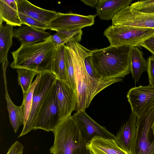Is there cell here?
<instances>
[{
    "mask_svg": "<svg viewBox=\"0 0 154 154\" xmlns=\"http://www.w3.org/2000/svg\"><path fill=\"white\" fill-rule=\"evenodd\" d=\"M69 48L74 69L75 81L77 96V111H85L94 97L111 85L122 81L121 78L96 79L87 73L84 60L90 56L92 51L79 42L72 40L66 43Z\"/></svg>",
    "mask_w": 154,
    "mask_h": 154,
    "instance_id": "cell-1",
    "label": "cell"
},
{
    "mask_svg": "<svg viewBox=\"0 0 154 154\" xmlns=\"http://www.w3.org/2000/svg\"><path fill=\"white\" fill-rule=\"evenodd\" d=\"M130 45H110L92 51L91 63L101 79L124 78L131 73Z\"/></svg>",
    "mask_w": 154,
    "mask_h": 154,
    "instance_id": "cell-2",
    "label": "cell"
},
{
    "mask_svg": "<svg viewBox=\"0 0 154 154\" xmlns=\"http://www.w3.org/2000/svg\"><path fill=\"white\" fill-rule=\"evenodd\" d=\"M50 35L44 41L28 45H21L11 52L13 60L10 66L13 69L24 68L40 73L52 72L57 47Z\"/></svg>",
    "mask_w": 154,
    "mask_h": 154,
    "instance_id": "cell-3",
    "label": "cell"
},
{
    "mask_svg": "<svg viewBox=\"0 0 154 154\" xmlns=\"http://www.w3.org/2000/svg\"><path fill=\"white\" fill-rule=\"evenodd\" d=\"M54 135L52 154H94L88 147L73 116L60 120L52 131Z\"/></svg>",
    "mask_w": 154,
    "mask_h": 154,
    "instance_id": "cell-4",
    "label": "cell"
},
{
    "mask_svg": "<svg viewBox=\"0 0 154 154\" xmlns=\"http://www.w3.org/2000/svg\"><path fill=\"white\" fill-rule=\"evenodd\" d=\"M110 45L140 46L146 40L153 36L154 29L128 26H109L104 31Z\"/></svg>",
    "mask_w": 154,
    "mask_h": 154,
    "instance_id": "cell-5",
    "label": "cell"
},
{
    "mask_svg": "<svg viewBox=\"0 0 154 154\" xmlns=\"http://www.w3.org/2000/svg\"><path fill=\"white\" fill-rule=\"evenodd\" d=\"M154 103L137 119V134L132 154H154Z\"/></svg>",
    "mask_w": 154,
    "mask_h": 154,
    "instance_id": "cell-6",
    "label": "cell"
},
{
    "mask_svg": "<svg viewBox=\"0 0 154 154\" xmlns=\"http://www.w3.org/2000/svg\"><path fill=\"white\" fill-rule=\"evenodd\" d=\"M60 121L56 81L44 98L34 121L32 129L52 131Z\"/></svg>",
    "mask_w": 154,
    "mask_h": 154,
    "instance_id": "cell-7",
    "label": "cell"
},
{
    "mask_svg": "<svg viewBox=\"0 0 154 154\" xmlns=\"http://www.w3.org/2000/svg\"><path fill=\"white\" fill-rule=\"evenodd\" d=\"M56 80V77L51 72H46L41 73V78L34 91L29 115L18 138L24 135L33 130L34 121L44 98Z\"/></svg>",
    "mask_w": 154,
    "mask_h": 154,
    "instance_id": "cell-8",
    "label": "cell"
},
{
    "mask_svg": "<svg viewBox=\"0 0 154 154\" xmlns=\"http://www.w3.org/2000/svg\"><path fill=\"white\" fill-rule=\"evenodd\" d=\"M96 15H83L72 13H57L56 17L47 25L51 30L57 32L81 29L93 25Z\"/></svg>",
    "mask_w": 154,
    "mask_h": 154,
    "instance_id": "cell-9",
    "label": "cell"
},
{
    "mask_svg": "<svg viewBox=\"0 0 154 154\" xmlns=\"http://www.w3.org/2000/svg\"><path fill=\"white\" fill-rule=\"evenodd\" d=\"M114 26H128L154 29V14L144 13L131 8L122 9L112 20Z\"/></svg>",
    "mask_w": 154,
    "mask_h": 154,
    "instance_id": "cell-10",
    "label": "cell"
},
{
    "mask_svg": "<svg viewBox=\"0 0 154 154\" xmlns=\"http://www.w3.org/2000/svg\"><path fill=\"white\" fill-rule=\"evenodd\" d=\"M73 117L87 143L97 136L114 139L115 136L91 118L85 111H77Z\"/></svg>",
    "mask_w": 154,
    "mask_h": 154,
    "instance_id": "cell-11",
    "label": "cell"
},
{
    "mask_svg": "<svg viewBox=\"0 0 154 154\" xmlns=\"http://www.w3.org/2000/svg\"><path fill=\"white\" fill-rule=\"evenodd\" d=\"M127 97L131 112L139 117L154 103V88L149 85L132 88L128 92Z\"/></svg>",
    "mask_w": 154,
    "mask_h": 154,
    "instance_id": "cell-12",
    "label": "cell"
},
{
    "mask_svg": "<svg viewBox=\"0 0 154 154\" xmlns=\"http://www.w3.org/2000/svg\"><path fill=\"white\" fill-rule=\"evenodd\" d=\"M56 94L60 118L61 120L69 116L76 108V92L66 82L57 79Z\"/></svg>",
    "mask_w": 154,
    "mask_h": 154,
    "instance_id": "cell-13",
    "label": "cell"
},
{
    "mask_svg": "<svg viewBox=\"0 0 154 154\" xmlns=\"http://www.w3.org/2000/svg\"><path fill=\"white\" fill-rule=\"evenodd\" d=\"M137 116L132 112L121 125L114 140L118 145L128 154H132L137 134Z\"/></svg>",
    "mask_w": 154,
    "mask_h": 154,
    "instance_id": "cell-14",
    "label": "cell"
},
{
    "mask_svg": "<svg viewBox=\"0 0 154 154\" xmlns=\"http://www.w3.org/2000/svg\"><path fill=\"white\" fill-rule=\"evenodd\" d=\"M18 12L26 15L47 24L56 16L54 11L45 9L37 7L26 0H18Z\"/></svg>",
    "mask_w": 154,
    "mask_h": 154,
    "instance_id": "cell-15",
    "label": "cell"
},
{
    "mask_svg": "<svg viewBox=\"0 0 154 154\" xmlns=\"http://www.w3.org/2000/svg\"><path fill=\"white\" fill-rule=\"evenodd\" d=\"M14 37L20 42L21 45H28L40 42L50 36V32L42 31L22 25L14 30Z\"/></svg>",
    "mask_w": 154,
    "mask_h": 154,
    "instance_id": "cell-16",
    "label": "cell"
},
{
    "mask_svg": "<svg viewBox=\"0 0 154 154\" xmlns=\"http://www.w3.org/2000/svg\"><path fill=\"white\" fill-rule=\"evenodd\" d=\"M132 1V0H99L96 8V15L98 16L102 20H112L122 9L129 6Z\"/></svg>",
    "mask_w": 154,
    "mask_h": 154,
    "instance_id": "cell-17",
    "label": "cell"
},
{
    "mask_svg": "<svg viewBox=\"0 0 154 154\" xmlns=\"http://www.w3.org/2000/svg\"><path fill=\"white\" fill-rule=\"evenodd\" d=\"M87 146L94 154H128L121 148L115 140L97 136Z\"/></svg>",
    "mask_w": 154,
    "mask_h": 154,
    "instance_id": "cell-18",
    "label": "cell"
},
{
    "mask_svg": "<svg viewBox=\"0 0 154 154\" xmlns=\"http://www.w3.org/2000/svg\"><path fill=\"white\" fill-rule=\"evenodd\" d=\"M18 0H0V19L14 26L22 25L18 11Z\"/></svg>",
    "mask_w": 154,
    "mask_h": 154,
    "instance_id": "cell-19",
    "label": "cell"
},
{
    "mask_svg": "<svg viewBox=\"0 0 154 154\" xmlns=\"http://www.w3.org/2000/svg\"><path fill=\"white\" fill-rule=\"evenodd\" d=\"M143 53L137 46H132L130 51L131 73L135 82H137L142 73L147 71V61Z\"/></svg>",
    "mask_w": 154,
    "mask_h": 154,
    "instance_id": "cell-20",
    "label": "cell"
},
{
    "mask_svg": "<svg viewBox=\"0 0 154 154\" xmlns=\"http://www.w3.org/2000/svg\"><path fill=\"white\" fill-rule=\"evenodd\" d=\"M0 20V63H2L7 59L8 51L12 45L14 37L13 26Z\"/></svg>",
    "mask_w": 154,
    "mask_h": 154,
    "instance_id": "cell-21",
    "label": "cell"
},
{
    "mask_svg": "<svg viewBox=\"0 0 154 154\" xmlns=\"http://www.w3.org/2000/svg\"><path fill=\"white\" fill-rule=\"evenodd\" d=\"M65 45L63 44L57 48L53 65L52 73L57 79L65 82L70 86L65 64Z\"/></svg>",
    "mask_w": 154,
    "mask_h": 154,
    "instance_id": "cell-22",
    "label": "cell"
},
{
    "mask_svg": "<svg viewBox=\"0 0 154 154\" xmlns=\"http://www.w3.org/2000/svg\"><path fill=\"white\" fill-rule=\"evenodd\" d=\"M5 98L7 104L10 122L14 131L16 133L21 125L24 124V119L20 106L15 105L11 99L8 94L7 87H5Z\"/></svg>",
    "mask_w": 154,
    "mask_h": 154,
    "instance_id": "cell-23",
    "label": "cell"
},
{
    "mask_svg": "<svg viewBox=\"0 0 154 154\" xmlns=\"http://www.w3.org/2000/svg\"><path fill=\"white\" fill-rule=\"evenodd\" d=\"M83 32L81 29L71 31H61L57 32L52 35V41L58 47L65 44L71 40L79 42L81 40Z\"/></svg>",
    "mask_w": 154,
    "mask_h": 154,
    "instance_id": "cell-24",
    "label": "cell"
},
{
    "mask_svg": "<svg viewBox=\"0 0 154 154\" xmlns=\"http://www.w3.org/2000/svg\"><path fill=\"white\" fill-rule=\"evenodd\" d=\"M41 77V73H38L27 92L23 94V102L20 106L24 119V125L26 123L30 112L33 94L35 86Z\"/></svg>",
    "mask_w": 154,
    "mask_h": 154,
    "instance_id": "cell-25",
    "label": "cell"
},
{
    "mask_svg": "<svg viewBox=\"0 0 154 154\" xmlns=\"http://www.w3.org/2000/svg\"><path fill=\"white\" fill-rule=\"evenodd\" d=\"M17 72L18 74V84L22 90L23 94L26 93L32 85V80L38 72L24 68H18Z\"/></svg>",
    "mask_w": 154,
    "mask_h": 154,
    "instance_id": "cell-26",
    "label": "cell"
},
{
    "mask_svg": "<svg viewBox=\"0 0 154 154\" xmlns=\"http://www.w3.org/2000/svg\"><path fill=\"white\" fill-rule=\"evenodd\" d=\"M18 12L22 25H27L42 31H45L47 29H50V28L47 24L41 22L26 15L19 12Z\"/></svg>",
    "mask_w": 154,
    "mask_h": 154,
    "instance_id": "cell-27",
    "label": "cell"
},
{
    "mask_svg": "<svg viewBox=\"0 0 154 154\" xmlns=\"http://www.w3.org/2000/svg\"><path fill=\"white\" fill-rule=\"evenodd\" d=\"M65 64L69 83L71 87L76 92L75 81L74 69L70 52L65 45Z\"/></svg>",
    "mask_w": 154,
    "mask_h": 154,
    "instance_id": "cell-28",
    "label": "cell"
},
{
    "mask_svg": "<svg viewBox=\"0 0 154 154\" xmlns=\"http://www.w3.org/2000/svg\"><path fill=\"white\" fill-rule=\"evenodd\" d=\"M136 11L149 14H154V0H140L129 6Z\"/></svg>",
    "mask_w": 154,
    "mask_h": 154,
    "instance_id": "cell-29",
    "label": "cell"
},
{
    "mask_svg": "<svg viewBox=\"0 0 154 154\" xmlns=\"http://www.w3.org/2000/svg\"><path fill=\"white\" fill-rule=\"evenodd\" d=\"M147 62L149 85L154 88V55L149 57Z\"/></svg>",
    "mask_w": 154,
    "mask_h": 154,
    "instance_id": "cell-30",
    "label": "cell"
},
{
    "mask_svg": "<svg viewBox=\"0 0 154 154\" xmlns=\"http://www.w3.org/2000/svg\"><path fill=\"white\" fill-rule=\"evenodd\" d=\"M84 64L86 70L88 75L92 78L96 79H101L95 71L91 63L90 56L84 60Z\"/></svg>",
    "mask_w": 154,
    "mask_h": 154,
    "instance_id": "cell-31",
    "label": "cell"
},
{
    "mask_svg": "<svg viewBox=\"0 0 154 154\" xmlns=\"http://www.w3.org/2000/svg\"><path fill=\"white\" fill-rule=\"evenodd\" d=\"M23 150V145L16 141L11 145L6 154H22Z\"/></svg>",
    "mask_w": 154,
    "mask_h": 154,
    "instance_id": "cell-32",
    "label": "cell"
},
{
    "mask_svg": "<svg viewBox=\"0 0 154 154\" xmlns=\"http://www.w3.org/2000/svg\"><path fill=\"white\" fill-rule=\"evenodd\" d=\"M141 46L147 49L154 55V35L146 40Z\"/></svg>",
    "mask_w": 154,
    "mask_h": 154,
    "instance_id": "cell-33",
    "label": "cell"
},
{
    "mask_svg": "<svg viewBox=\"0 0 154 154\" xmlns=\"http://www.w3.org/2000/svg\"><path fill=\"white\" fill-rule=\"evenodd\" d=\"M99 0H81L85 5L91 7L96 8Z\"/></svg>",
    "mask_w": 154,
    "mask_h": 154,
    "instance_id": "cell-34",
    "label": "cell"
},
{
    "mask_svg": "<svg viewBox=\"0 0 154 154\" xmlns=\"http://www.w3.org/2000/svg\"><path fill=\"white\" fill-rule=\"evenodd\" d=\"M152 131H153V134L154 135V122H153V125H152Z\"/></svg>",
    "mask_w": 154,
    "mask_h": 154,
    "instance_id": "cell-35",
    "label": "cell"
},
{
    "mask_svg": "<svg viewBox=\"0 0 154 154\" xmlns=\"http://www.w3.org/2000/svg\"></svg>",
    "mask_w": 154,
    "mask_h": 154,
    "instance_id": "cell-36",
    "label": "cell"
}]
</instances>
